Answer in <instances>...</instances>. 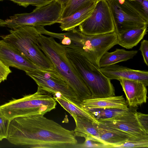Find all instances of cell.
<instances>
[{
    "mask_svg": "<svg viewBox=\"0 0 148 148\" xmlns=\"http://www.w3.org/2000/svg\"><path fill=\"white\" fill-rule=\"evenodd\" d=\"M7 139L15 145L34 148H73L78 143L73 130L64 128L44 115L13 119Z\"/></svg>",
    "mask_w": 148,
    "mask_h": 148,
    "instance_id": "obj_1",
    "label": "cell"
},
{
    "mask_svg": "<svg viewBox=\"0 0 148 148\" xmlns=\"http://www.w3.org/2000/svg\"><path fill=\"white\" fill-rule=\"evenodd\" d=\"M38 45L52 62L55 69L74 91L80 103L92 97L85 82L69 60L65 47L62 45L58 42L54 38L40 34Z\"/></svg>",
    "mask_w": 148,
    "mask_h": 148,
    "instance_id": "obj_2",
    "label": "cell"
},
{
    "mask_svg": "<svg viewBox=\"0 0 148 148\" xmlns=\"http://www.w3.org/2000/svg\"><path fill=\"white\" fill-rule=\"evenodd\" d=\"M52 36L58 39L65 48L79 52L97 68L100 67L99 61L103 54L118 44L115 31L101 35L88 36L76 28L61 33H53Z\"/></svg>",
    "mask_w": 148,
    "mask_h": 148,
    "instance_id": "obj_3",
    "label": "cell"
},
{
    "mask_svg": "<svg viewBox=\"0 0 148 148\" xmlns=\"http://www.w3.org/2000/svg\"><path fill=\"white\" fill-rule=\"evenodd\" d=\"M9 31V34L0 36L3 40L41 69L55 70L52 62L38 45V38L40 33L35 27L23 26Z\"/></svg>",
    "mask_w": 148,
    "mask_h": 148,
    "instance_id": "obj_4",
    "label": "cell"
},
{
    "mask_svg": "<svg viewBox=\"0 0 148 148\" xmlns=\"http://www.w3.org/2000/svg\"><path fill=\"white\" fill-rule=\"evenodd\" d=\"M66 55L71 64L79 73L89 89L92 98L115 96L114 88L111 80L79 52L65 48Z\"/></svg>",
    "mask_w": 148,
    "mask_h": 148,
    "instance_id": "obj_5",
    "label": "cell"
},
{
    "mask_svg": "<svg viewBox=\"0 0 148 148\" xmlns=\"http://www.w3.org/2000/svg\"><path fill=\"white\" fill-rule=\"evenodd\" d=\"M56 105L52 95L38 86L35 93L13 99L0 106V112L10 121L19 116L44 115L55 109Z\"/></svg>",
    "mask_w": 148,
    "mask_h": 148,
    "instance_id": "obj_6",
    "label": "cell"
},
{
    "mask_svg": "<svg viewBox=\"0 0 148 148\" xmlns=\"http://www.w3.org/2000/svg\"><path fill=\"white\" fill-rule=\"evenodd\" d=\"M64 7L54 0L45 6L36 7L30 13L16 14L5 20L0 19V27L14 29L25 25L44 26L59 23Z\"/></svg>",
    "mask_w": 148,
    "mask_h": 148,
    "instance_id": "obj_7",
    "label": "cell"
},
{
    "mask_svg": "<svg viewBox=\"0 0 148 148\" xmlns=\"http://www.w3.org/2000/svg\"><path fill=\"white\" fill-rule=\"evenodd\" d=\"M111 11L117 34L134 28L148 25V18L129 0H106Z\"/></svg>",
    "mask_w": 148,
    "mask_h": 148,
    "instance_id": "obj_8",
    "label": "cell"
},
{
    "mask_svg": "<svg viewBox=\"0 0 148 148\" xmlns=\"http://www.w3.org/2000/svg\"><path fill=\"white\" fill-rule=\"evenodd\" d=\"M25 73L34 81L38 86L52 95L59 93L74 102L80 103L74 91L56 70L37 69Z\"/></svg>",
    "mask_w": 148,
    "mask_h": 148,
    "instance_id": "obj_9",
    "label": "cell"
},
{
    "mask_svg": "<svg viewBox=\"0 0 148 148\" xmlns=\"http://www.w3.org/2000/svg\"><path fill=\"white\" fill-rule=\"evenodd\" d=\"M79 30L88 36L105 34L115 31L109 5L106 0H99L91 15L79 26Z\"/></svg>",
    "mask_w": 148,
    "mask_h": 148,
    "instance_id": "obj_10",
    "label": "cell"
},
{
    "mask_svg": "<svg viewBox=\"0 0 148 148\" xmlns=\"http://www.w3.org/2000/svg\"><path fill=\"white\" fill-rule=\"evenodd\" d=\"M0 60L8 67H14L25 72L34 69H42L3 40H0Z\"/></svg>",
    "mask_w": 148,
    "mask_h": 148,
    "instance_id": "obj_11",
    "label": "cell"
},
{
    "mask_svg": "<svg viewBox=\"0 0 148 148\" xmlns=\"http://www.w3.org/2000/svg\"><path fill=\"white\" fill-rule=\"evenodd\" d=\"M137 110L128 114L109 119L98 120L101 123L115 128L138 138H147L148 133L141 127L135 116Z\"/></svg>",
    "mask_w": 148,
    "mask_h": 148,
    "instance_id": "obj_12",
    "label": "cell"
},
{
    "mask_svg": "<svg viewBox=\"0 0 148 148\" xmlns=\"http://www.w3.org/2000/svg\"><path fill=\"white\" fill-rule=\"evenodd\" d=\"M110 79H125L138 81L148 86V71L134 70L116 64L99 69Z\"/></svg>",
    "mask_w": 148,
    "mask_h": 148,
    "instance_id": "obj_13",
    "label": "cell"
},
{
    "mask_svg": "<svg viewBox=\"0 0 148 148\" xmlns=\"http://www.w3.org/2000/svg\"><path fill=\"white\" fill-rule=\"evenodd\" d=\"M125 95L130 108H137L147 102L146 86L140 82L125 79L119 80Z\"/></svg>",
    "mask_w": 148,
    "mask_h": 148,
    "instance_id": "obj_14",
    "label": "cell"
},
{
    "mask_svg": "<svg viewBox=\"0 0 148 148\" xmlns=\"http://www.w3.org/2000/svg\"><path fill=\"white\" fill-rule=\"evenodd\" d=\"M95 124L101 139L105 143L111 146L112 148L128 140L138 138L99 122L95 123Z\"/></svg>",
    "mask_w": 148,
    "mask_h": 148,
    "instance_id": "obj_15",
    "label": "cell"
},
{
    "mask_svg": "<svg viewBox=\"0 0 148 148\" xmlns=\"http://www.w3.org/2000/svg\"><path fill=\"white\" fill-rule=\"evenodd\" d=\"M80 105L84 109L91 108H130L123 95L102 98H91L83 101Z\"/></svg>",
    "mask_w": 148,
    "mask_h": 148,
    "instance_id": "obj_16",
    "label": "cell"
},
{
    "mask_svg": "<svg viewBox=\"0 0 148 148\" xmlns=\"http://www.w3.org/2000/svg\"><path fill=\"white\" fill-rule=\"evenodd\" d=\"M97 2L93 3L75 12L70 16L61 18L59 23L62 31L72 30L79 25L91 15Z\"/></svg>",
    "mask_w": 148,
    "mask_h": 148,
    "instance_id": "obj_17",
    "label": "cell"
},
{
    "mask_svg": "<svg viewBox=\"0 0 148 148\" xmlns=\"http://www.w3.org/2000/svg\"><path fill=\"white\" fill-rule=\"evenodd\" d=\"M147 26L131 28L117 34L118 44L127 49H132L147 34Z\"/></svg>",
    "mask_w": 148,
    "mask_h": 148,
    "instance_id": "obj_18",
    "label": "cell"
},
{
    "mask_svg": "<svg viewBox=\"0 0 148 148\" xmlns=\"http://www.w3.org/2000/svg\"><path fill=\"white\" fill-rule=\"evenodd\" d=\"M54 99L71 115L86 118L92 122L98 123L95 117L88 111L83 108L79 104L73 102L60 93L53 95Z\"/></svg>",
    "mask_w": 148,
    "mask_h": 148,
    "instance_id": "obj_19",
    "label": "cell"
},
{
    "mask_svg": "<svg viewBox=\"0 0 148 148\" xmlns=\"http://www.w3.org/2000/svg\"><path fill=\"white\" fill-rule=\"evenodd\" d=\"M138 53L137 50L127 51L124 49H116L112 52L107 51L102 56L99 61L100 67L115 64L119 62L132 59Z\"/></svg>",
    "mask_w": 148,
    "mask_h": 148,
    "instance_id": "obj_20",
    "label": "cell"
},
{
    "mask_svg": "<svg viewBox=\"0 0 148 148\" xmlns=\"http://www.w3.org/2000/svg\"><path fill=\"white\" fill-rule=\"evenodd\" d=\"M72 116L75 123L73 131L76 137H84L85 139L93 137L101 140L95 123L86 118L75 115Z\"/></svg>",
    "mask_w": 148,
    "mask_h": 148,
    "instance_id": "obj_21",
    "label": "cell"
},
{
    "mask_svg": "<svg viewBox=\"0 0 148 148\" xmlns=\"http://www.w3.org/2000/svg\"><path fill=\"white\" fill-rule=\"evenodd\" d=\"M137 108L128 109L116 108H91L85 109L92 114L97 120L114 118L137 110Z\"/></svg>",
    "mask_w": 148,
    "mask_h": 148,
    "instance_id": "obj_22",
    "label": "cell"
},
{
    "mask_svg": "<svg viewBox=\"0 0 148 148\" xmlns=\"http://www.w3.org/2000/svg\"><path fill=\"white\" fill-rule=\"evenodd\" d=\"M97 1V0H69L64 7L61 18L69 16L76 11Z\"/></svg>",
    "mask_w": 148,
    "mask_h": 148,
    "instance_id": "obj_23",
    "label": "cell"
},
{
    "mask_svg": "<svg viewBox=\"0 0 148 148\" xmlns=\"http://www.w3.org/2000/svg\"><path fill=\"white\" fill-rule=\"evenodd\" d=\"M73 148H112V147L100 139L90 137L85 139V141L83 143H77Z\"/></svg>",
    "mask_w": 148,
    "mask_h": 148,
    "instance_id": "obj_24",
    "label": "cell"
},
{
    "mask_svg": "<svg viewBox=\"0 0 148 148\" xmlns=\"http://www.w3.org/2000/svg\"><path fill=\"white\" fill-rule=\"evenodd\" d=\"M148 147V138H138L128 140L114 148H132Z\"/></svg>",
    "mask_w": 148,
    "mask_h": 148,
    "instance_id": "obj_25",
    "label": "cell"
},
{
    "mask_svg": "<svg viewBox=\"0 0 148 148\" xmlns=\"http://www.w3.org/2000/svg\"><path fill=\"white\" fill-rule=\"evenodd\" d=\"M16 3L19 5L26 7L31 5L36 7H40L47 5L54 0H9Z\"/></svg>",
    "mask_w": 148,
    "mask_h": 148,
    "instance_id": "obj_26",
    "label": "cell"
},
{
    "mask_svg": "<svg viewBox=\"0 0 148 148\" xmlns=\"http://www.w3.org/2000/svg\"><path fill=\"white\" fill-rule=\"evenodd\" d=\"M10 121L5 117L0 112V140L7 139Z\"/></svg>",
    "mask_w": 148,
    "mask_h": 148,
    "instance_id": "obj_27",
    "label": "cell"
},
{
    "mask_svg": "<svg viewBox=\"0 0 148 148\" xmlns=\"http://www.w3.org/2000/svg\"><path fill=\"white\" fill-rule=\"evenodd\" d=\"M135 115L140 126L147 133H148V115L136 111Z\"/></svg>",
    "mask_w": 148,
    "mask_h": 148,
    "instance_id": "obj_28",
    "label": "cell"
},
{
    "mask_svg": "<svg viewBox=\"0 0 148 148\" xmlns=\"http://www.w3.org/2000/svg\"><path fill=\"white\" fill-rule=\"evenodd\" d=\"M130 1L148 18V0H136Z\"/></svg>",
    "mask_w": 148,
    "mask_h": 148,
    "instance_id": "obj_29",
    "label": "cell"
},
{
    "mask_svg": "<svg viewBox=\"0 0 148 148\" xmlns=\"http://www.w3.org/2000/svg\"><path fill=\"white\" fill-rule=\"evenodd\" d=\"M139 50L141 51L144 62L148 66V41L143 40L141 43Z\"/></svg>",
    "mask_w": 148,
    "mask_h": 148,
    "instance_id": "obj_30",
    "label": "cell"
},
{
    "mask_svg": "<svg viewBox=\"0 0 148 148\" xmlns=\"http://www.w3.org/2000/svg\"><path fill=\"white\" fill-rule=\"evenodd\" d=\"M11 72L9 67L5 65L0 60V83L6 80L8 75Z\"/></svg>",
    "mask_w": 148,
    "mask_h": 148,
    "instance_id": "obj_31",
    "label": "cell"
},
{
    "mask_svg": "<svg viewBox=\"0 0 148 148\" xmlns=\"http://www.w3.org/2000/svg\"><path fill=\"white\" fill-rule=\"evenodd\" d=\"M59 2L62 5H65L67 4L69 0H54Z\"/></svg>",
    "mask_w": 148,
    "mask_h": 148,
    "instance_id": "obj_32",
    "label": "cell"
},
{
    "mask_svg": "<svg viewBox=\"0 0 148 148\" xmlns=\"http://www.w3.org/2000/svg\"><path fill=\"white\" fill-rule=\"evenodd\" d=\"M129 1H135V0H129Z\"/></svg>",
    "mask_w": 148,
    "mask_h": 148,
    "instance_id": "obj_33",
    "label": "cell"
},
{
    "mask_svg": "<svg viewBox=\"0 0 148 148\" xmlns=\"http://www.w3.org/2000/svg\"><path fill=\"white\" fill-rule=\"evenodd\" d=\"M1 0H0V1H1Z\"/></svg>",
    "mask_w": 148,
    "mask_h": 148,
    "instance_id": "obj_34",
    "label": "cell"
},
{
    "mask_svg": "<svg viewBox=\"0 0 148 148\" xmlns=\"http://www.w3.org/2000/svg\"><path fill=\"white\" fill-rule=\"evenodd\" d=\"M98 0H97V1H98Z\"/></svg>",
    "mask_w": 148,
    "mask_h": 148,
    "instance_id": "obj_35",
    "label": "cell"
}]
</instances>
